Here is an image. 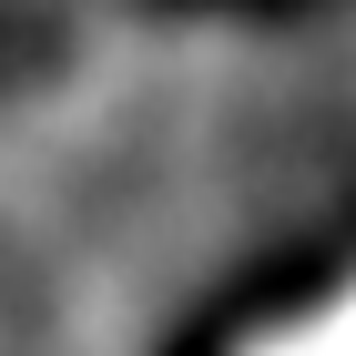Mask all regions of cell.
<instances>
[{
	"label": "cell",
	"instance_id": "6da1fadb",
	"mask_svg": "<svg viewBox=\"0 0 356 356\" xmlns=\"http://www.w3.org/2000/svg\"><path fill=\"white\" fill-rule=\"evenodd\" d=\"M214 10H296V0H214Z\"/></svg>",
	"mask_w": 356,
	"mask_h": 356
}]
</instances>
